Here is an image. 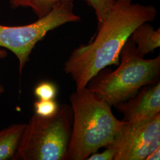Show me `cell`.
Wrapping results in <instances>:
<instances>
[{
    "mask_svg": "<svg viewBox=\"0 0 160 160\" xmlns=\"http://www.w3.org/2000/svg\"><path fill=\"white\" fill-rule=\"evenodd\" d=\"M59 106L55 100H39L34 103L35 114L43 118H50L57 113Z\"/></svg>",
    "mask_w": 160,
    "mask_h": 160,
    "instance_id": "7c38bea8",
    "label": "cell"
},
{
    "mask_svg": "<svg viewBox=\"0 0 160 160\" xmlns=\"http://www.w3.org/2000/svg\"><path fill=\"white\" fill-rule=\"evenodd\" d=\"M57 86L49 81H42L34 88V95L39 100H53L57 94Z\"/></svg>",
    "mask_w": 160,
    "mask_h": 160,
    "instance_id": "4fadbf2b",
    "label": "cell"
},
{
    "mask_svg": "<svg viewBox=\"0 0 160 160\" xmlns=\"http://www.w3.org/2000/svg\"><path fill=\"white\" fill-rule=\"evenodd\" d=\"M72 111L59 106L50 118L34 113L26 126L15 155L16 160H65L71 139Z\"/></svg>",
    "mask_w": 160,
    "mask_h": 160,
    "instance_id": "277c9868",
    "label": "cell"
},
{
    "mask_svg": "<svg viewBox=\"0 0 160 160\" xmlns=\"http://www.w3.org/2000/svg\"><path fill=\"white\" fill-rule=\"evenodd\" d=\"M26 123H14L0 131V160H16L15 155Z\"/></svg>",
    "mask_w": 160,
    "mask_h": 160,
    "instance_id": "9c48e42d",
    "label": "cell"
},
{
    "mask_svg": "<svg viewBox=\"0 0 160 160\" xmlns=\"http://www.w3.org/2000/svg\"><path fill=\"white\" fill-rule=\"evenodd\" d=\"M7 56V52L6 50L0 49V59H4Z\"/></svg>",
    "mask_w": 160,
    "mask_h": 160,
    "instance_id": "2e32d148",
    "label": "cell"
},
{
    "mask_svg": "<svg viewBox=\"0 0 160 160\" xmlns=\"http://www.w3.org/2000/svg\"><path fill=\"white\" fill-rule=\"evenodd\" d=\"M80 20V16L74 12V2H60L49 13L38 18L34 23L18 26L0 24V48L8 49L16 56L21 75L36 45L49 32L67 23Z\"/></svg>",
    "mask_w": 160,
    "mask_h": 160,
    "instance_id": "5b68a950",
    "label": "cell"
},
{
    "mask_svg": "<svg viewBox=\"0 0 160 160\" xmlns=\"http://www.w3.org/2000/svg\"><path fill=\"white\" fill-rule=\"evenodd\" d=\"M5 92V88H4V86L0 84V95L1 94H2L3 92Z\"/></svg>",
    "mask_w": 160,
    "mask_h": 160,
    "instance_id": "e0dca14e",
    "label": "cell"
},
{
    "mask_svg": "<svg viewBox=\"0 0 160 160\" xmlns=\"http://www.w3.org/2000/svg\"><path fill=\"white\" fill-rule=\"evenodd\" d=\"M74 0H10L12 9L18 7H30L38 18L44 17L49 13L58 3Z\"/></svg>",
    "mask_w": 160,
    "mask_h": 160,
    "instance_id": "30bf717a",
    "label": "cell"
},
{
    "mask_svg": "<svg viewBox=\"0 0 160 160\" xmlns=\"http://www.w3.org/2000/svg\"><path fill=\"white\" fill-rule=\"evenodd\" d=\"M135 43L138 53L143 58L160 46V29H155L148 22L138 26L130 38Z\"/></svg>",
    "mask_w": 160,
    "mask_h": 160,
    "instance_id": "ba28073f",
    "label": "cell"
},
{
    "mask_svg": "<svg viewBox=\"0 0 160 160\" xmlns=\"http://www.w3.org/2000/svg\"><path fill=\"white\" fill-rule=\"evenodd\" d=\"M108 146L114 151L113 160H145L160 147V114L141 123L125 122L114 141Z\"/></svg>",
    "mask_w": 160,
    "mask_h": 160,
    "instance_id": "8992f818",
    "label": "cell"
},
{
    "mask_svg": "<svg viewBox=\"0 0 160 160\" xmlns=\"http://www.w3.org/2000/svg\"><path fill=\"white\" fill-rule=\"evenodd\" d=\"M114 107L123 115V120L128 123H141L154 119L160 114V81L144 86L134 96Z\"/></svg>",
    "mask_w": 160,
    "mask_h": 160,
    "instance_id": "52a82bcc",
    "label": "cell"
},
{
    "mask_svg": "<svg viewBox=\"0 0 160 160\" xmlns=\"http://www.w3.org/2000/svg\"><path fill=\"white\" fill-rule=\"evenodd\" d=\"M94 11L99 26L108 16L116 0H84Z\"/></svg>",
    "mask_w": 160,
    "mask_h": 160,
    "instance_id": "8fae6325",
    "label": "cell"
},
{
    "mask_svg": "<svg viewBox=\"0 0 160 160\" xmlns=\"http://www.w3.org/2000/svg\"><path fill=\"white\" fill-rule=\"evenodd\" d=\"M72 124L65 160H87L112 143L125 124L111 106L86 87L70 96Z\"/></svg>",
    "mask_w": 160,
    "mask_h": 160,
    "instance_id": "7a4b0ae2",
    "label": "cell"
},
{
    "mask_svg": "<svg viewBox=\"0 0 160 160\" xmlns=\"http://www.w3.org/2000/svg\"><path fill=\"white\" fill-rule=\"evenodd\" d=\"M156 16L157 10L152 5L116 0L108 16L98 26L95 38L75 49L64 63V71L74 81L76 90L86 87L102 69L118 65L121 50L134 30L154 20Z\"/></svg>",
    "mask_w": 160,
    "mask_h": 160,
    "instance_id": "6da1fadb",
    "label": "cell"
},
{
    "mask_svg": "<svg viewBox=\"0 0 160 160\" xmlns=\"http://www.w3.org/2000/svg\"><path fill=\"white\" fill-rule=\"evenodd\" d=\"M160 147L155 149L147 156L145 160H159L160 158Z\"/></svg>",
    "mask_w": 160,
    "mask_h": 160,
    "instance_id": "9a60e30c",
    "label": "cell"
},
{
    "mask_svg": "<svg viewBox=\"0 0 160 160\" xmlns=\"http://www.w3.org/2000/svg\"><path fill=\"white\" fill-rule=\"evenodd\" d=\"M114 151L110 147H107L106 149L101 153L97 152L91 155L87 160H113Z\"/></svg>",
    "mask_w": 160,
    "mask_h": 160,
    "instance_id": "5bb4252c",
    "label": "cell"
},
{
    "mask_svg": "<svg viewBox=\"0 0 160 160\" xmlns=\"http://www.w3.org/2000/svg\"><path fill=\"white\" fill-rule=\"evenodd\" d=\"M119 67H107L89 80L87 87L110 106L123 103L134 96L143 87L158 82L160 56L146 59L140 57L130 38L120 53Z\"/></svg>",
    "mask_w": 160,
    "mask_h": 160,
    "instance_id": "3957f363",
    "label": "cell"
}]
</instances>
